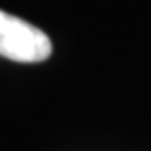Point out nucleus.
Instances as JSON below:
<instances>
[{"label":"nucleus","mask_w":151,"mask_h":151,"mask_svg":"<svg viewBox=\"0 0 151 151\" xmlns=\"http://www.w3.org/2000/svg\"><path fill=\"white\" fill-rule=\"evenodd\" d=\"M51 51L45 32L0 10V57L16 63H41L51 57Z\"/></svg>","instance_id":"f257e3e1"}]
</instances>
